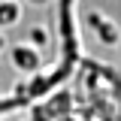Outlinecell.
Wrapping results in <instances>:
<instances>
[{
  "instance_id": "6da1fadb",
  "label": "cell",
  "mask_w": 121,
  "mask_h": 121,
  "mask_svg": "<svg viewBox=\"0 0 121 121\" xmlns=\"http://www.w3.org/2000/svg\"><path fill=\"white\" fill-rule=\"evenodd\" d=\"M39 121H121V106L106 100H58Z\"/></svg>"
}]
</instances>
